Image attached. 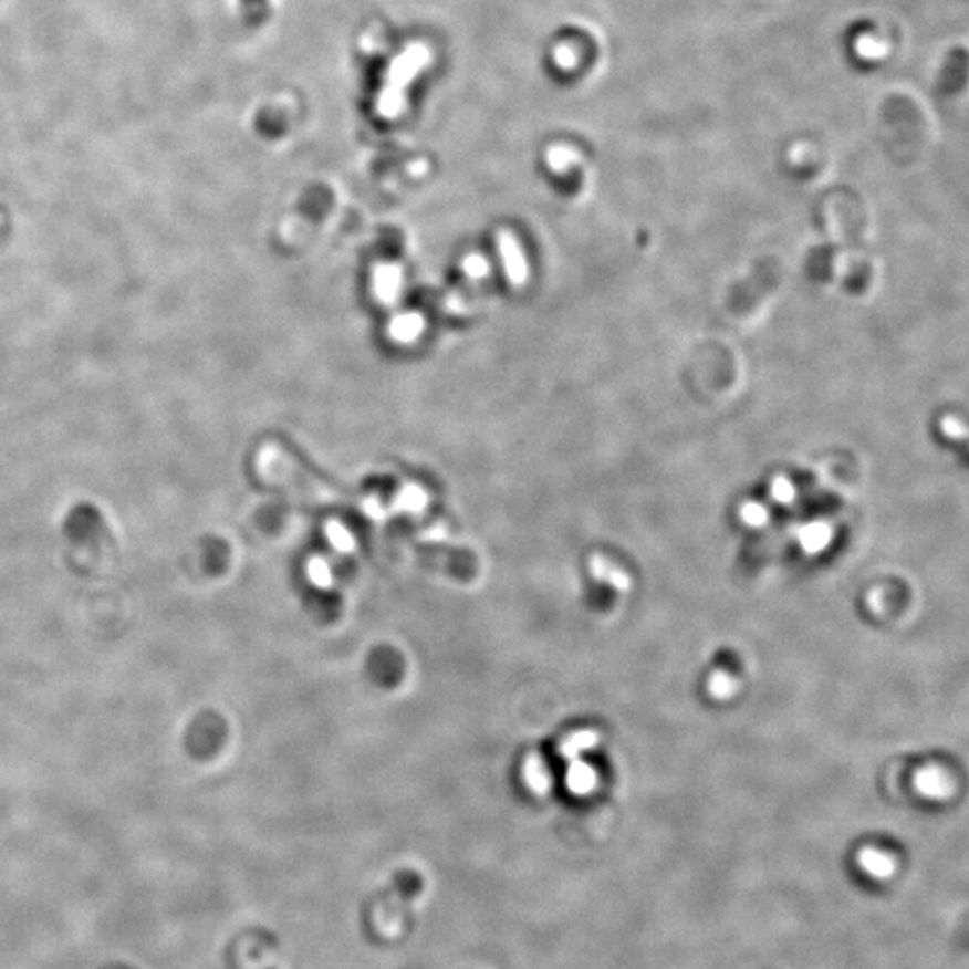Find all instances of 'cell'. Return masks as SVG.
Listing matches in <instances>:
<instances>
[{"label":"cell","mask_w":969,"mask_h":969,"mask_svg":"<svg viewBox=\"0 0 969 969\" xmlns=\"http://www.w3.org/2000/svg\"><path fill=\"white\" fill-rule=\"evenodd\" d=\"M565 786L571 794L579 798L591 795L598 789V772L584 760L570 761V767L565 770Z\"/></svg>","instance_id":"7"},{"label":"cell","mask_w":969,"mask_h":969,"mask_svg":"<svg viewBox=\"0 0 969 969\" xmlns=\"http://www.w3.org/2000/svg\"><path fill=\"white\" fill-rule=\"evenodd\" d=\"M426 322L417 313H404L395 316L388 325V334L397 343H411L423 334Z\"/></svg>","instance_id":"11"},{"label":"cell","mask_w":969,"mask_h":969,"mask_svg":"<svg viewBox=\"0 0 969 969\" xmlns=\"http://www.w3.org/2000/svg\"><path fill=\"white\" fill-rule=\"evenodd\" d=\"M740 518L747 527L761 528L769 523V510L756 501H747L740 510Z\"/></svg>","instance_id":"17"},{"label":"cell","mask_w":969,"mask_h":969,"mask_svg":"<svg viewBox=\"0 0 969 969\" xmlns=\"http://www.w3.org/2000/svg\"><path fill=\"white\" fill-rule=\"evenodd\" d=\"M325 538L331 542V546L340 553H352L356 550V541L354 535L348 532V528L343 527L337 521H327L325 524Z\"/></svg>","instance_id":"14"},{"label":"cell","mask_w":969,"mask_h":969,"mask_svg":"<svg viewBox=\"0 0 969 969\" xmlns=\"http://www.w3.org/2000/svg\"><path fill=\"white\" fill-rule=\"evenodd\" d=\"M496 244H498L499 259L503 267L504 277L513 288H523L530 279V267H528L527 253H524L523 244L519 241L518 236L512 230H499L496 236Z\"/></svg>","instance_id":"2"},{"label":"cell","mask_w":969,"mask_h":969,"mask_svg":"<svg viewBox=\"0 0 969 969\" xmlns=\"http://www.w3.org/2000/svg\"><path fill=\"white\" fill-rule=\"evenodd\" d=\"M858 865L871 878L876 879L890 878L896 869L893 856L885 851L875 850V847H865L858 853Z\"/></svg>","instance_id":"10"},{"label":"cell","mask_w":969,"mask_h":969,"mask_svg":"<svg viewBox=\"0 0 969 969\" xmlns=\"http://www.w3.org/2000/svg\"><path fill=\"white\" fill-rule=\"evenodd\" d=\"M833 541V528L824 521H813L799 528L798 542L808 555H819L827 550Z\"/></svg>","instance_id":"8"},{"label":"cell","mask_w":969,"mask_h":969,"mask_svg":"<svg viewBox=\"0 0 969 969\" xmlns=\"http://www.w3.org/2000/svg\"><path fill=\"white\" fill-rule=\"evenodd\" d=\"M305 571H308V580H310L314 587L329 590L333 585V571H331V565L322 556H313L308 562V565H305Z\"/></svg>","instance_id":"15"},{"label":"cell","mask_w":969,"mask_h":969,"mask_svg":"<svg viewBox=\"0 0 969 969\" xmlns=\"http://www.w3.org/2000/svg\"><path fill=\"white\" fill-rule=\"evenodd\" d=\"M256 469L262 480L281 487V490L291 492L295 498L314 503L322 501L325 503L336 499V494L327 485L308 475L282 447H277L275 444H264L261 451L257 452Z\"/></svg>","instance_id":"1"},{"label":"cell","mask_w":969,"mask_h":969,"mask_svg":"<svg viewBox=\"0 0 969 969\" xmlns=\"http://www.w3.org/2000/svg\"><path fill=\"white\" fill-rule=\"evenodd\" d=\"M521 774H523V783L533 795H546L552 790V772L548 769L544 758L538 752L524 758Z\"/></svg>","instance_id":"6"},{"label":"cell","mask_w":969,"mask_h":969,"mask_svg":"<svg viewBox=\"0 0 969 969\" xmlns=\"http://www.w3.org/2000/svg\"><path fill=\"white\" fill-rule=\"evenodd\" d=\"M590 573L596 582H602L618 593H628L633 590V579L627 571H623L619 565L608 561L607 556L600 555V553L591 555Z\"/></svg>","instance_id":"5"},{"label":"cell","mask_w":969,"mask_h":969,"mask_svg":"<svg viewBox=\"0 0 969 969\" xmlns=\"http://www.w3.org/2000/svg\"><path fill=\"white\" fill-rule=\"evenodd\" d=\"M372 291L381 304H395L403 293V271L395 264H379L372 271Z\"/></svg>","instance_id":"4"},{"label":"cell","mask_w":969,"mask_h":969,"mask_svg":"<svg viewBox=\"0 0 969 969\" xmlns=\"http://www.w3.org/2000/svg\"><path fill=\"white\" fill-rule=\"evenodd\" d=\"M914 789L928 801H945L954 794V780L941 767H923L914 774Z\"/></svg>","instance_id":"3"},{"label":"cell","mask_w":969,"mask_h":969,"mask_svg":"<svg viewBox=\"0 0 969 969\" xmlns=\"http://www.w3.org/2000/svg\"><path fill=\"white\" fill-rule=\"evenodd\" d=\"M770 492H772V498L781 504H789L795 498L794 485L790 483L786 478H775Z\"/></svg>","instance_id":"18"},{"label":"cell","mask_w":969,"mask_h":969,"mask_svg":"<svg viewBox=\"0 0 969 969\" xmlns=\"http://www.w3.org/2000/svg\"><path fill=\"white\" fill-rule=\"evenodd\" d=\"M489 262H487L483 256H478V253L467 256L463 262H461V273L466 275L467 281H485L489 277Z\"/></svg>","instance_id":"16"},{"label":"cell","mask_w":969,"mask_h":969,"mask_svg":"<svg viewBox=\"0 0 969 969\" xmlns=\"http://www.w3.org/2000/svg\"><path fill=\"white\" fill-rule=\"evenodd\" d=\"M428 504V496L417 485H408L397 492L395 498V509L399 512L417 513L423 512Z\"/></svg>","instance_id":"13"},{"label":"cell","mask_w":969,"mask_h":969,"mask_svg":"<svg viewBox=\"0 0 969 969\" xmlns=\"http://www.w3.org/2000/svg\"><path fill=\"white\" fill-rule=\"evenodd\" d=\"M598 743V732L593 731V729H582V731L571 732L562 738L561 743H559V754L567 761L582 760V756L596 749Z\"/></svg>","instance_id":"9"},{"label":"cell","mask_w":969,"mask_h":969,"mask_svg":"<svg viewBox=\"0 0 969 969\" xmlns=\"http://www.w3.org/2000/svg\"><path fill=\"white\" fill-rule=\"evenodd\" d=\"M706 689L711 699L727 702L738 694V680L729 671L717 670L709 675Z\"/></svg>","instance_id":"12"}]
</instances>
